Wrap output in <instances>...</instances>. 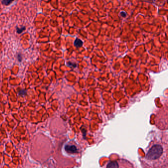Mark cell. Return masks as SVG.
Returning <instances> with one entry per match:
<instances>
[{"label":"cell","mask_w":168,"mask_h":168,"mask_svg":"<svg viewBox=\"0 0 168 168\" xmlns=\"http://www.w3.org/2000/svg\"><path fill=\"white\" fill-rule=\"evenodd\" d=\"M163 149L160 145H154L147 152L146 157L149 160H156L162 155Z\"/></svg>","instance_id":"cell-1"},{"label":"cell","mask_w":168,"mask_h":168,"mask_svg":"<svg viewBox=\"0 0 168 168\" xmlns=\"http://www.w3.org/2000/svg\"><path fill=\"white\" fill-rule=\"evenodd\" d=\"M65 149L67 152L72 153V154L78 152V149H76V146H75L67 145L65 147Z\"/></svg>","instance_id":"cell-2"},{"label":"cell","mask_w":168,"mask_h":168,"mask_svg":"<svg viewBox=\"0 0 168 168\" xmlns=\"http://www.w3.org/2000/svg\"><path fill=\"white\" fill-rule=\"evenodd\" d=\"M107 168H119V165L116 161H112L108 163Z\"/></svg>","instance_id":"cell-3"},{"label":"cell","mask_w":168,"mask_h":168,"mask_svg":"<svg viewBox=\"0 0 168 168\" xmlns=\"http://www.w3.org/2000/svg\"><path fill=\"white\" fill-rule=\"evenodd\" d=\"M83 45V42L82 40H81L80 39H76L75 42H74V45L76 46V47H80L82 46Z\"/></svg>","instance_id":"cell-4"},{"label":"cell","mask_w":168,"mask_h":168,"mask_svg":"<svg viewBox=\"0 0 168 168\" xmlns=\"http://www.w3.org/2000/svg\"><path fill=\"white\" fill-rule=\"evenodd\" d=\"M25 29V27L23 26L21 28H18V27H16L17 33L18 34H20Z\"/></svg>","instance_id":"cell-5"},{"label":"cell","mask_w":168,"mask_h":168,"mask_svg":"<svg viewBox=\"0 0 168 168\" xmlns=\"http://www.w3.org/2000/svg\"><path fill=\"white\" fill-rule=\"evenodd\" d=\"M12 1H7V0H4V1H1V3L3 4H5V5H8L10 4V3H12Z\"/></svg>","instance_id":"cell-6"},{"label":"cell","mask_w":168,"mask_h":168,"mask_svg":"<svg viewBox=\"0 0 168 168\" xmlns=\"http://www.w3.org/2000/svg\"><path fill=\"white\" fill-rule=\"evenodd\" d=\"M17 59H18V61L19 62H21L22 60V55H21L20 54H18V55H17Z\"/></svg>","instance_id":"cell-7"},{"label":"cell","mask_w":168,"mask_h":168,"mask_svg":"<svg viewBox=\"0 0 168 168\" xmlns=\"http://www.w3.org/2000/svg\"><path fill=\"white\" fill-rule=\"evenodd\" d=\"M26 93V91L21 90L19 92V94L24 95V94Z\"/></svg>","instance_id":"cell-8"}]
</instances>
